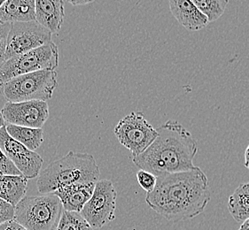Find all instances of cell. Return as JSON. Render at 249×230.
I'll list each match as a JSON object with an SVG mask.
<instances>
[{
  "label": "cell",
  "instance_id": "obj_1",
  "mask_svg": "<svg viewBox=\"0 0 249 230\" xmlns=\"http://www.w3.org/2000/svg\"><path fill=\"white\" fill-rule=\"evenodd\" d=\"M156 177L155 189L145 197L152 210L170 222L194 219L203 213L211 193L208 177L199 166Z\"/></svg>",
  "mask_w": 249,
  "mask_h": 230
},
{
  "label": "cell",
  "instance_id": "obj_2",
  "mask_svg": "<svg viewBox=\"0 0 249 230\" xmlns=\"http://www.w3.org/2000/svg\"><path fill=\"white\" fill-rule=\"evenodd\" d=\"M155 142L132 161L140 170L155 176L179 173L195 168L194 159L198 152L197 142L178 120H168L156 129Z\"/></svg>",
  "mask_w": 249,
  "mask_h": 230
},
{
  "label": "cell",
  "instance_id": "obj_3",
  "mask_svg": "<svg viewBox=\"0 0 249 230\" xmlns=\"http://www.w3.org/2000/svg\"><path fill=\"white\" fill-rule=\"evenodd\" d=\"M100 176V167L93 156L71 150L41 170L36 187L39 193L45 195L75 183L97 182Z\"/></svg>",
  "mask_w": 249,
  "mask_h": 230
},
{
  "label": "cell",
  "instance_id": "obj_4",
  "mask_svg": "<svg viewBox=\"0 0 249 230\" xmlns=\"http://www.w3.org/2000/svg\"><path fill=\"white\" fill-rule=\"evenodd\" d=\"M63 214L53 193L25 197L15 206L14 220L27 230H56Z\"/></svg>",
  "mask_w": 249,
  "mask_h": 230
},
{
  "label": "cell",
  "instance_id": "obj_5",
  "mask_svg": "<svg viewBox=\"0 0 249 230\" xmlns=\"http://www.w3.org/2000/svg\"><path fill=\"white\" fill-rule=\"evenodd\" d=\"M58 75L55 70L37 71L20 75L5 82L1 94L8 102L49 100L58 87Z\"/></svg>",
  "mask_w": 249,
  "mask_h": 230
},
{
  "label": "cell",
  "instance_id": "obj_6",
  "mask_svg": "<svg viewBox=\"0 0 249 230\" xmlns=\"http://www.w3.org/2000/svg\"><path fill=\"white\" fill-rule=\"evenodd\" d=\"M59 65V49L54 43L38 47L5 60L0 68V86L6 82L37 71L55 70Z\"/></svg>",
  "mask_w": 249,
  "mask_h": 230
},
{
  "label": "cell",
  "instance_id": "obj_7",
  "mask_svg": "<svg viewBox=\"0 0 249 230\" xmlns=\"http://www.w3.org/2000/svg\"><path fill=\"white\" fill-rule=\"evenodd\" d=\"M115 136L132 157L143 153L158 136L156 129L150 124L140 112H132L126 115L115 126Z\"/></svg>",
  "mask_w": 249,
  "mask_h": 230
},
{
  "label": "cell",
  "instance_id": "obj_8",
  "mask_svg": "<svg viewBox=\"0 0 249 230\" xmlns=\"http://www.w3.org/2000/svg\"><path fill=\"white\" fill-rule=\"evenodd\" d=\"M117 193L112 181H98L90 200L80 214L94 230H99L115 220Z\"/></svg>",
  "mask_w": 249,
  "mask_h": 230
},
{
  "label": "cell",
  "instance_id": "obj_9",
  "mask_svg": "<svg viewBox=\"0 0 249 230\" xmlns=\"http://www.w3.org/2000/svg\"><path fill=\"white\" fill-rule=\"evenodd\" d=\"M52 33L36 20L11 23L7 36L5 60L52 42Z\"/></svg>",
  "mask_w": 249,
  "mask_h": 230
},
{
  "label": "cell",
  "instance_id": "obj_10",
  "mask_svg": "<svg viewBox=\"0 0 249 230\" xmlns=\"http://www.w3.org/2000/svg\"><path fill=\"white\" fill-rule=\"evenodd\" d=\"M0 148L21 175L27 179L38 177L44 163L42 157L13 139L8 135L5 125L0 129Z\"/></svg>",
  "mask_w": 249,
  "mask_h": 230
},
{
  "label": "cell",
  "instance_id": "obj_11",
  "mask_svg": "<svg viewBox=\"0 0 249 230\" xmlns=\"http://www.w3.org/2000/svg\"><path fill=\"white\" fill-rule=\"evenodd\" d=\"M0 113L5 124L42 129L49 118V106L45 101L7 102Z\"/></svg>",
  "mask_w": 249,
  "mask_h": 230
},
{
  "label": "cell",
  "instance_id": "obj_12",
  "mask_svg": "<svg viewBox=\"0 0 249 230\" xmlns=\"http://www.w3.org/2000/svg\"><path fill=\"white\" fill-rule=\"evenodd\" d=\"M95 184L96 182L75 183L60 188L53 194L59 197L64 211L80 214L93 194Z\"/></svg>",
  "mask_w": 249,
  "mask_h": 230
},
{
  "label": "cell",
  "instance_id": "obj_13",
  "mask_svg": "<svg viewBox=\"0 0 249 230\" xmlns=\"http://www.w3.org/2000/svg\"><path fill=\"white\" fill-rule=\"evenodd\" d=\"M170 9L175 19L188 31H199L210 23L193 1L171 0Z\"/></svg>",
  "mask_w": 249,
  "mask_h": 230
},
{
  "label": "cell",
  "instance_id": "obj_14",
  "mask_svg": "<svg viewBox=\"0 0 249 230\" xmlns=\"http://www.w3.org/2000/svg\"><path fill=\"white\" fill-rule=\"evenodd\" d=\"M36 21L52 34L60 30L64 21V2L60 0H35Z\"/></svg>",
  "mask_w": 249,
  "mask_h": 230
},
{
  "label": "cell",
  "instance_id": "obj_15",
  "mask_svg": "<svg viewBox=\"0 0 249 230\" xmlns=\"http://www.w3.org/2000/svg\"><path fill=\"white\" fill-rule=\"evenodd\" d=\"M35 7V0H6L0 7V20L10 24L34 21Z\"/></svg>",
  "mask_w": 249,
  "mask_h": 230
},
{
  "label": "cell",
  "instance_id": "obj_16",
  "mask_svg": "<svg viewBox=\"0 0 249 230\" xmlns=\"http://www.w3.org/2000/svg\"><path fill=\"white\" fill-rule=\"evenodd\" d=\"M28 179L23 175H0V198L16 206L25 197Z\"/></svg>",
  "mask_w": 249,
  "mask_h": 230
},
{
  "label": "cell",
  "instance_id": "obj_17",
  "mask_svg": "<svg viewBox=\"0 0 249 230\" xmlns=\"http://www.w3.org/2000/svg\"><path fill=\"white\" fill-rule=\"evenodd\" d=\"M228 210L231 217L240 224L249 219V182L241 183L230 196Z\"/></svg>",
  "mask_w": 249,
  "mask_h": 230
},
{
  "label": "cell",
  "instance_id": "obj_18",
  "mask_svg": "<svg viewBox=\"0 0 249 230\" xmlns=\"http://www.w3.org/2000/svg\"><path fill=\"white\" fill-rule=\"evenodd\" d=\"M5 129L13 139L32 151L38 149L44 142L43 129H33L12 124H5Z\"/></svg>",
  "mask_w": 249,
  "mask_h": 230
},
{
  "label": "cell",
  "instance_id": "obj_19",
  "mask_svg": "<svg viewBox=\"0 0 249 230\" xmlns=\"http://www.w3.org/2000/svg\"><path fill=\"white\" fill-rule=\"evenodd\" d=\"M196 5L203 15L207 17L209 22L218 20L224 15L226 6L229 4L228 0H194Z\"/></svg>",
  "mask_w": 249,
  "mask_h": 230
},
{
  "label": "cell",
  "instance_id": "obj_20",
  "mask_svg": "<svg viewBox=\"0 0 249 230\" xmlns=\"http://www.w3.org/2000/svg\"><path fill=\"white\" fill-rule=\"evenodd\" d=\"M56 230H93V229L78 213L63 211Z\"/></svg>",
  "mask_w": 249,
  "mask_h": 230
},
{
  "label": "cell",
  "instance_id": "obj_21",
  "mask_svg": "<svg viewBox=\"0 0 249 230\" xmlns=\"http://www.w3.org/2000/svg\"><path fill=\"white\" fill-rule=\"evenodd\" d=\"M5 125V120L0 113V129ZM0 175H21L20 171L18 170L15 165L12 163L5 153L0 148Z\"/></svg>",
  "mask_w": 249,
  "mask_h": 230
},
{
  "label": "cell",
  "instance_id": "obj_22",
  "mask_svg": "<svg viewBox=\"0 0 249 230\" xmlns=\"http://www.w3.org/2000/svg\"><path fill=\"white\" fill-rule=\"evenodd\" d=\"M137 180L140 187L149 193L155 189L157 177L147 171L140 170L137 173Z\"/></svg>",
  "mask_w": 249,
  "mask_h": 230
},
{
  "label": "cell",
  "instance_id": "obj_23",
  "mask_svg": "<svg viewBox=\"0 0 249 230\" xmlns=\"http://www.w3.org/2000/svg\"><path fill=\"white\" fill-rule=\"evenodd\" d=\"M10 28V23H4L0 25V68L5 61L6 43Z\"/></svg>",
  "mask_w": 249,
  "mask_h": 230
},
{
  "label": "cell",
  "instance_id": "obj_24",
  "mask_svg": "<svg viewBox=\"0 0 249 230\" xmlns=\"http://www.w3.org/2000/svg\"><path fill=\"white\" fill-rule=\"evenodd\" d=\"M15 209V206L0 198V225L7 221L14 220Z\"/></svg>",
  "mask_w": 249,
  "mask_h": 230
},
{
  "label": "cell",
  "instance_id": "obj_25",
  "mask_svg": "<svg viewBox=\"0 0 249 230\" xmlns=\"http://www.w3.org/2000/svg\"><path fill=\"white\" fill-rule=\"evenodd\" d=\"M0 230H27L22 226L17 223L15 220L7 221L4 224L0 225Z\"/></svg>",
  "mask_w": 249,
  "mask_h": 230
},
{
  "label": "cell",
  "instance_id": "obj_26",
  "mask_svg": "<svg viewBox=\"0 0 249 230\" xmlns=\"http://www.w3.org/2000/svg\"><path fill=\"white\" fill-rule=\"evenodd\" d=\"M71 5H74V6H77V5H88V4H90L91 3L92 1H77V0H75V1H69Z\"/></svg>",
  "mask_w": 249,
  "mask_h": 230
},
{
  "label": "cell",
  "instance_id": "obj_27",
  "mask_svg": "<svg viewBox=\"0 0 249 230\" xmlns=\"http://www.w3.org/2000/svg\"><path fill=\"white\" fill-rule=\"evenodd\" d=\"M245 166L249 170V145L245 151Z\"/></svg>",
  "mask_w": 249,
  "mask_h": 230
},
{
  "label": "cell",
  "instance_id": "obj_28",
  "mask_svg": "<svg viewBox=\"0 0 249 230\" xmlns=\"http://www.w3.org/2000/svg\"><path fill=\"white\" fill-rule=\"evenodd\" d=\"M239 230H249V219L245 220L243 223H241Z\"/></svg>",
  "mask_w": 249,
  "mask_h": 230
},
{
  "label": "cell",
  "instance_id": "obj_29",
  "mask_svg": "<svg viewBox=\"0 0 249 230\" xmlns=\"http://www.w3.org/2000/svg\"><path fill=\"white\" fill-rule=\"evenodd\" d=\"M4 2H5V1H0V7H1V5L4 4ZM1 24H4V23H3V22L0 20V25H1Z\"/></svg>",
  "mask_w": 249,
  "mask_h": 230
}]
</instances>
